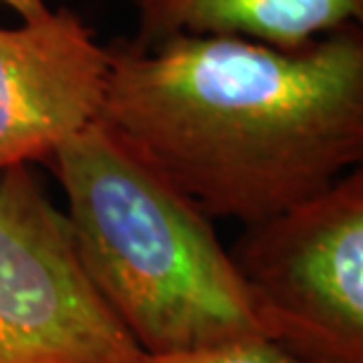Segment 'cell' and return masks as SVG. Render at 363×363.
Returning <instances> with one entry per match:
<instances>
[{"label": "cell", "instance_id": "obj_4", "mask_svg": "<svg viewBox=\"0 0 363 363\" xmlns=\"http://www.w3.org/2000/svg\"><path fill=\"white\" fill-rule=\"evenodd\" d=\"M142 354L85 274L67 215L33 165L0 172V363H133Z\"/></svg>", "mask_w": 363, "mask_h": 363}, {"label": "cell", "instance_id": "obj_5", "mask_svg": "<svg viewBox=\"0 0 363 363\" xmlns=\"http://www.w3.org/2000/svg\"><path fill=\"white\" fill-rule=\"evenodd\" d=\"M108 45L71 7L0 26V172L45 165L101 118Z\"/></svg>", "mask_w": 363, "mask_h": 363}, {"label": "cell", "instance_id": "obj_6", "mask_svg": "<svg viewBox=\"0 0 363 363\" xmlns=\"http://www.w3.org/2000/svg\"><path fill=\"white\" fill-rule=\"evenodd\" d=\"M137 48L179 35H231L300 50L340 28L363 24V0H130Z\"/></svg>", "mask_w": 363, "mask_h": 363}, {"label": "cell", "instance_id": "obj_8", "mask_svg": "<svg viewBox=\"0 0 363 363\" xmlns=\"http://www.w3.org/2000/svg\"><path fill=\"white\" fill-rule=\"evenodd\" d=\"M0 5L17 14L19 21L35 19V17H40V14H45L50 10L48 0H0Z\"/></svg>", "mask_w": 363, "mask_h": 363}, {"label": "cell", "instance_id": "obj_1", "mask_svg": "<svg viewBox=\"0 0 363 363\" xmlns=\"http://www.w3.org/2000/svg\"><path fill=\"white\" fill-rule=\"evenodd\" d=\"M101 121L210 220L262 222L363 161V24L300 50L231 35L108 48Z\"/></svg>", "mask_w": 363, "mask_h": 363}, {"label": "cell", "instance_id": "obj_3", "mask_svg": "<svg viewBox=\"0 0 363 363\" xmlns=\"http://www.w3.org/2000/svg\"><path fill=\"white\" fill-rule=\"evenodd\" d=\"M267 335L311 363H363V170L262 222L227 250Z\"/></svg>", "mask_w": 363, "mask_h": 363}, {"label": "cell", "instance_id": "obj_2", "mask_svg": "<svg viewBox=\"0 0 363 363\" xmlns=\"http://www.w3.org/2000/svg\"><path fill=\"white\" fill-rule=\"evenodd\" d=\"M85 274L151 357L269 340L213 220L104 121L45 163Z\"/></svg>", "mask_w": 363, "mask_h": 363}, {"label": "cell", "instance_id": "obj_7", "mask_svg": "<svg viewBox=\"0 0 363 363\" xmlns=\"http://www.w3.org/2000/svg\"><path fill=\"white\" fill-rule=\"evenodd\" d=\"M133 363H311L297 357L274 340H248V342L213 347V350L186 352V354H165V357H151L142 354Z\"/></svg>", "mask_w": 363, "mask_h": 363}]
</instances>
